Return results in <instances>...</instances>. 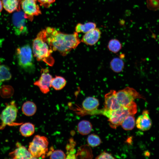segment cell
<instances>
[{"label": "cell", "instance_id": "6da1fadb", "mask_svg": "<svg viewBox=\"0 0 159 159\" xmlns=\"http://www.w3.org/2000/svg\"><path fill=\"white\" fill-rule=\"evenodd\" d=\"M46 30L47 41L52 51L58 52L61 55L66 56L72 49H75L80 43L77 33L67 34L51 27H47Z\"/></svg>", "mask_w": 159, "mask_h": 159}, {"label": "cell", "instance_id": "7a4b0ae2", "mask_svg": "<svg viewBox=\"0 0 159 159\" xmlns=\"http://www.w3.org/2000/svg\"><path fill=\"white\" fill-rule=\"evenodd\" d=\"M46 29L38 33L32 43V52L34 56L38 61H42L48 65L52 66L54 60L52 54L53 52L50 48L47 41Z\"/></svg>", "mask_w": 159, "mask_h": 159}, {"label": "cell", "instance_id": "3957f363", "mask_svg": "<svg viewBox=\"0 0 159 159\" xmlns=\"http://www.w3.org/2000/svg\"><path fill=\"white\" fill-rule=\"evenodd\" d=\"M102 110L101 114L108 118L110 126L112 128L116 129L121 125L127 116L134 115L137 112V105L133 101L127 106H122L115 110H108L104 108Z\"/></svg>", "mask_w": 159, "mask_h": 159}, {"label": "cell", "instance_id": "277c9868", "mask_svg": "<svg viewBox=\"0 0 159 159\" xmlns=\"http://www.w3.org/2000/svg\"><path fill=\"white\" fill-rule=\"evenodd\" d=\"M18 63L25 71L33 72L35 69L34 59L32 48L29 44H26L16 49V52Z\"/></svg>", "mask_w": 159, "mask_h": 159}, {"label": "cell", "instance_id": "5b68a950", "mask_svg": "<svg viewBox=\"0 0 159 159\" xmlns=\"http://www.w3.org/2000/svg\"><path fill=\"white\" fill-rule=\"evenodd\" d=\"M117 98L121 105L126 107L135 99L144 98L134 89L127 87L116 92Z\"/></svg>", "mask_w": 159, "mask_h": 159}, {"label": "cell", "instance_id": "8992f818", "mask_svg": "<svg viewBox=\"0 0 159 159\" xmlns=\"http://www.w3.org/2000/svg\"><path fill=\"white\" fill-rule=\"evenodd\" d=\"M18 110L14 101L8 104L2 111L1 115V123L0 130L3 129L6 125H10L16 120Z\"/></svg>", "mask_w": 159, "mask_h": 159}, {"label": "cell", "instance_id": "52a82bcc", "mask_svg": "<svg viewBox=\"0 0 159 159\" xmlns=\"http://www.w3.org/2000/svg\"><path fill=\"white\" fill-rule=\"evenodd\" d=\"M37 1V0H21V7L24 13L25 17L31 21L33 20L34 16L42 13Z\"/></svg>", "mask_w": 159, "mask_h": 159}, {"label": "cell", "instance_id": "ba28073f", "mask_svg": "<svg viewBox=\"0 0 159 159\" xmlns=\"http://www.w3.org/2000/svg\"><path fill=\"white\" fill-rule=\"evenodd\" d=\"M26 19L24 13L21 10L16 11L13 14L12 21L15 33L17 35H19L26 32Z\"/></svg>", "mask_w": 159, "mask_h": 159}, {"label": "cell", "instance_id": "9c48e42d", "mask_svg": "<svg viewBox=\"0 0 159 159\" xmlns=\"http://www.w3.org/2000/svg\"><path fill=\"white\" fill-rule=\"evenodd\" d=\"M41 72V74L39 78L34 84L39 88L42 93L45 94L50 91L49 88L51 87L52 77L47 69H42Z\"/></svg>", "mask_w": 159, "mask_h": 159}, {"label": "cell", "instance_id": "30bf717a", "mask_svg": "<svg viewBox=\"0 0 159 159\" xmlns=\"http://www.w3.org/2000/svg\"><path fill=\"white\" fill-rule=\"evenodd\" d=\"M116 93L115 90H112L105 95L104 109L110 110H115L122 107L117 98Z\"/></svg>", "mask_w": 159, "mask_h": 159}, {"label": "cell", "instance_id": "8fae6325", "mask_svg": "<svg viewBox=\"0 0 159 159\" xmlns=\"http://www.w3.org/2000/svg\"><path fill=\"white\" fill-rule=\"evenodd\" d=\"M99 105V102L97 99L94 97H89L86 98L82 103V110L85 112H84L85 114H96Z\"/></svg>", "mask_w": 159, "mask_h": 159}, {"label": "cell", "instance_id": "7c38bea8", "mask_svg": "<svg viewBox=\"0 0 159 159\" xmlns=\"http://www.w3.org/2000/svg\"><path fill=\"white\" fill-rule=\"evenodd\" d=\"M135 124L137 128L142 131H147L150 129L152 123L148 110L143 111L142 114L137 118Z\"/></svg>", "mask_w": 159, "mask_h": 159}, {"label": "cell", "instance_id": "4fadbf2b", "mask_svg": "<svg viewBox=\"0 0 159 159\" xmlns=\"http://www.w3.org/2000/svg\"><path fill=\"white\" fill-rule=\"evenodd\" d=\"M101 32L100 29L96 28L94 29L85 33L81 42L85 44L92 46L95 44L100 38Z\"/></svg>", "mask_w": 159, "mask_h": 159}, {"label": "cell", "instance_id": "5bb4252c", "mask_svg": "<svg viewBox=\"0 0 159 159\" xmlns=\"http://www.w3.org/2000/svg\"><path fill=\"white\" fill-rule=\"evenodd\" d=\"M28 150L35 158L41 157L43 158L45 157L48 148L40 144L32 141L29 143Z\"/></svg>", "mask_w": 159, "mask_h": 159}, {"label": "cell", "instance_id": "9a60e30c", "mask_svg": "<svg viewBox=\"0 0 159 159\" xmlns=\"http://www.w3.org/2000/svg\"><path fill=\"white\" fill-rule=\"evenodd\" d=\"M17 146L13 151L9 154L10 156L14 159L35 158L26 148L19 143L17 144Z\"/></svg>", "mask_w": 159, "mask_h": 159}, {"label": "cell", "instance_id": "2e32d148", "mask_svg": "<svg viewBox=\"0 0 159 159\" xmlns=\"http://www.w3.org/2000/svg\"><path fill=\"white\" fill-rule=\"evenodd\" d=\"M3 6L8 12L11 13L21 10V0H1Z\"/></svg>", "mask_w": 159, "mask_h": 159}, {"label": "cell", "instance_id": "e0dca14e", "mask_svg": "<svg viewBox=\"0 0 159 159\" xmlns=\"http://www.w3.org/2000/svg\"><path fill=\"white\" fill-rule=\"evenodd\" d=\"M77 128L78 132L80 134L86 135L91 132L92 129V125L89 121L82 120L78 123Z\"/></svg>", "mask_w": 159, "mask_h": 159}, {"label": "cell", "instance_id": "ac0fdd59", "mask_svg": "<svg viewBox=\"0 0 159 159\" xmlns=\"http://www.w3.org/2000/svg\"><path fill=\"white\" fill-rule=\"evenodd\" d=\"M37 106L35 104L31 101L24 102L22 107L23 113L26 116H30L34 115L37 111Z\"/></svg>", "mask_w": 159, "mask_h": 159}, {"label": "cell", "instance_id": "d6986e66", "mask_svg": "<svg viewBox=\"0 0 159 159\" xmlns=\"http://www.w3.org/2000/svg\"><path fill=\"white\" fill-rule=\"evenodd\" d=\"M19 131L23 136L25 137L30 136L34 132V125L30 122L25 123L21 125Z\"/></svg>", "mask_w": 159, "mask_h": 159}, {"label": "cell", "instance_id": "ffe728a7", "mask_svg": "<svg viewBox=\"0 0 159 159\" xmlns=\"http://www.w3.org/2000/svg\"><path fill=\"white\" fill-rule=\"evenodd\" d=\"M96 24L93 22H88L84 24H78L76 26L75 31L77 33H87L96 28Z\"/></svg>", "mask_w": 159, "mask_h": 159}, {"label": "cell", "instance_id": "44dd1931", "mask_svg": "<svg viewBox=\"0 0 159 159\" xmlns=\"http://www.w3.org/2000/svg\"><path fill=\"white\" fill-rule=\"evenodd\" d=\"M66 84V81L63 77L56 76L53 78L51 83V87L56 90H59L62 89Z\"/></svg>", "mask_w": 159, "mask_h": 159}, {"label": "cell", "instance_id": "7402d4cb", "mask_svg": "<svg viewBox=\"0 0 159 159\" xmlns=\"http://www.w3.org/2000/svg\"><path fill=\"white\" fill-rule=\"evenodd\" d=\"M134 115H130L127 116L122 121L121 125L125 130H130L135 127L136 122Z\"/></svg>", "mask_w": 159, "mask_h": 159}, {"label": "cell", "instance_id": "603a6c76", "mask_svg": "<svg viewBox=\"0 0 159 159\" xmlns=\"http://www.w3.org/2000/svg\"><path fill=\"white\" fill-rule=\"evenodd\" d=\"M11 75L9 68L4 65H0V83L10 80Z\"/></svg>", "mask_w": 159, "mask_h": 159}, {"label": "cell", "instance_id": "cb8c5ba5", "mask_svg": "<svg viewBox=\"0 0 159 159\" xmlns=\"http://www.w3.org/2000/svg\"><path fill=\"white\" fill-rule=\"evenodd\" d=\"M110 67L112 69L116 72H119L122 71L124 67L123 61L118 58H115L111 61Z\"/></svg>", "mask_w": 159, "mask_h": 159}, {"label": "cell", "instance_id": "d4e9b609", "mask_svg": "<svg viewBox=\"0 0 159 159\" xmlns=\"http://www.w3.org/2000/svg\"><path fill=\"white\" fill-rule=\"evenodd\" d=\"M14 93L12 87L9 85H3L0 89V94L4 98H9L11 97Z\"/></svg>", "mask_w": 159, "mask_h": 159}, {"label": "cell", "instance_id": "484cf974", "mask_svg": "<svg viewBox=\"0 0 159 159\" xmlns=\"http://www.w3.org/2000/svg\"><path fill=\"white\" fill-rule=\"evenodd\" d=\"M108 47L110 51L114 53H116L121 49L122 45L118 40L116 39H113L109 41Z\"/></svg>", "mask_w": 159, "mask_h": 159}, {"label": "cell", "instance_id": "4316f807", "mask_svg": "<svg viewBox=\"0 0 159 159\" xmlns=\"http://www.w3.org/2000/svg\"><path fill=\"white\" fill-rule=\"evenodd\" d=\"M88 145L92 147H95L99 145L101 143V140L97 135L91 134L89 135L87 139Z\"/></svg>", "mask_w": 159, "mask_h": 159}, {"label": "cell", "instance_id": "83f0119b", "mask_svg": "<svg viewBox=\"0 0 159 159\" xmlns=\"http://www.w3.org/2000/svg\"><path fill=\"white\" fill-rule=\"evenodd\" d=\"M32 142L40 144L46 148H48L49 142L47 138L45 136L37 135L34 137Z\"/></svg>", "mask_w": 159, "mask_h": 159}, {"label": "cell", "instance_id": "f1b7e54d", "mask_svg": "<svg viewBox=\"0 0 159 159\" xmlns=\"http://www.w3.org/2000/svg\"><path fill=\"white\" fill-rule=\"evenodd\" d=\"M66 155L64 152L61 150H57L52 151L50 155V159L66 158Z\"/></svg>", "mask_w": 159, "mask_h": 159}, {"label": "cell", "instance_id": "f546056e", "mask_svg": "<svg viewBox=\"0 0 159 159\" xmlns=\"http://www.w3.org/2000/svg\"><path fill=\"white\" fill-rule=\"evenodd\" d=\"M41 6L46 8H49L51 4L54 2L55 0H37Z\"/></svg>", "mask_w": 159, "mask_h": 159}, {"label": "cell", "instance_id": "4dcf8cb0", "mask_svg": "<svg viewBox=\"0 0 159 159\" xmlns=\"http://www.w3.org/2000/svg\"><path fill=\"white\" fill-rule=\"evenodd\" d=\"M95 158L97 159H115L111 154L105 152L101 153Z\"/></svg>", "mask_w": 159, "mask_h": 159}, {"label": "cell", "instance_id": "1f68e13d", "mask_svg": "<svg viewBox=\"0 0 159 159\" xmlns=\"http://www.w3.org/2000/svg\"><path fill=\"white\" fill-rule=\"evenodd\" d=\"M3 5L2 2L1 0H0V12L1 11L3 8Z\"/></svg>", "mask_w": 159, "mask_h": 159}]
</instances>
